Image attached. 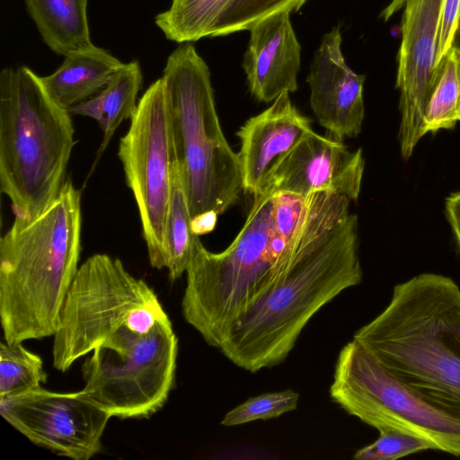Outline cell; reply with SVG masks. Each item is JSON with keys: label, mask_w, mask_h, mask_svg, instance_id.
Wrapping results in <instances>:
<instances>
[{"label": "cell", "mask_w": 460, "mask_h": 460, "mask_svg": "<svg viewBox=\"0 0 460 460\" xmlns=\"http://www.w3.org/2000/svg\"><path fill=\"white\" fill-rule=\"evenodd\" d=\"M43 42L56 54L91 45L88 0H24Z\"/></svg>", "instance_id": "cell-19"}, {"label": "cell", "mask_w": 460, "mask_h": 460, "mask_svg": "<svg viewBox=\"0 0 460 460\" xmlns=\"http://www.w3.org/2000/svg\"><path fill=\"white\" fill-rule=\"evenodd\" d=\"M341 42L340 25L323 35L306 82L310 87V106L318 123L330 136L343 141L358 137L362 130L366 76L349 66Z\"/></svg>", "instance_id": "cell-14"}, {"label": "cell", "mask_w": 460, "mask_h": 460, "mask_svg": "<svg viewBox=\"0 0 460 460\" xmlns=\"http://www.w3.org/2000/svg\"><path fill=\"white\" fill-rule=\"evenodd\" d=\"M353 340L425 402L460 420V287L454 279L428 272L397 284Z\"/></svg>", "instance_id": "cell-2"}, {"label": "cell", "mask_w": 460, "mask_h": 460, "mask_svg": "<svg viewBox=\"0 0 460 460\" xmlns=\"http://www.w3.org/2000/svg\"><path fill=\"white\" fill-rule=\"evenodd\" d=\"M460 22V0H443L438 34L436 66L453 47Z\"/></svg>", "instance_id": "cell-28"}, {"label": "cell", "mask_w": 460, "mask_h": 460, "mask_svg": "<svg viewBox=\"0 0 460 460\" xmlns=\"http://www.w3.org/2000/svg\"><path fill=\"white\" fill-rule=\"evenodd\" d=\"M364 169L361 148L350 151L343 141L312 130L274 165L267 188L301 196L331 192L356 202Z\"/></svg>", "instance_id": "cell-13"}, {"label": "cell", "mask_w": 460, "mask_h": 460, "mask_svg": "<svg viewBox=\"0 0 460 460\" xmlns=\"http://www.w3.org/2000/svg\"><path fill=\"white\" fill-rule=\"evenodd\" d=\"M167 102L175 164L191 218L220 215L238 199L243 173L217 113L210 71L191 42L168 57L161 76Z\"/></svg>", "instance_id": "cell-6"}, {"label": "cell", "mask_w": 460, "mask_h": 460, "mask_svg": "<svg viewBox=\"0 0 460 460\" xmlns=\"http://www.w3.org/2000/svg\"><path fill=\"white\" fill-rule=\"evenodd\" d=\"M118 156L138 209L152 267L164 269V235L172 192L174 155L162 78L138 101Z\"/></svg>", "instance_id": "cell-10"}, {"label": "cell", "mask_w": 460, "mask_h": 460, "mask_svg": "<svg viewBox=\"0 0 460 460\" xmlns=\"http://www.w3.org/2000/svg\"><path fill=\"white\" fill-rule=\"evenodd\" d=\"M47 380L41 358L22 343L0 344V399L13 397L40 386Z\"/></svg>", "instance_id": "cell-23"}, {"label": "cell", "mask_w": 460, "mask_h": 460, "mask_svg": "<svg viewBox=\"0 0 460 460\" xmlns=\"http://www.w3.org/2000/svg\"><path fill=\"white\" fill-rule=\"evenodd\" d=\"M233 0H172L170 7L156 14L155 25L165 38L194 42L210 37L219 17Z\"/></svg>", "instance_id": "cell-20"}, {"label": "cell", "mask_w": 460, "mask_h": 460, "mask_svg": "<svg viewBox=\"0 0 460 460\" xmlns=\"http://www.w3.org/2000/svg\"><path fill=\"white\" fill-rule=\"evenodd\" d=\"M289 93H280L236 132L241 143L243 189L254 197L267 189L274 165L313 130L311 120L297 110Z\"/></svg>", "instance_id": "cell-15"}, {"label": "cell", "mask_w": 460, "mask_h": 460, "mask_svg": "<svg viewBox=\"0 0 460 460\" xmlns=\"http://www.w3.org/2000/svg\"><path fill=\"white\" fill-rule=\"evenodd\" d=\"M312 196L313 193L301 196L273 190L272 220L278 236L286 244L290 242L302 224L308 211Z\"/></svg>", "instance_id": "cell-27"}, {"label": "cell", "mask_w": 460, "mask_h": 460, "mask_svg": "<svg viewBox=\"0 0 460 460\" xmlns=\"http://www.w3.org/2000/svg\"><path fill=\"white\" fill-rule=\"evenodd\" d=\"M81 193L66 181L40 214L0 240V318L7 343L53 336L81 253Z\"/></svg>", "instance_id": "cell-3"}, {"label": "cell", "mask_w": 460, "mask_h": 460, "mask_svg": "<svg viewBox=\"0 0 460 460\" xmlns=\"http://www.w3.org/2000/svg\"><path fill=\"white\" fill-rule=\"evenodd\" d=\"M299 398V394L290 389L251 397L226 412L221 425L232 427L258 420L278 418L295 411Z\"/></svg>", "instance_id": "cell-25"}, {"label": "cell", "mask_w": 460, "mask_h": 460, "mask_svg": "<svg viewBox=\"0 0 460 460\" xmlns=\"http://www.w3.org/2000/svg\"><path fill=\"white\" fill-rule=\"evenodd\" d=\"M178 339L169 318L146 334L129 329L93 350L84 362V391L111 417L148 418L172 388Z\"/></svg>", "instance_id": "cell-8"}, {"label": "cell", "mask_w": 460, "mask_h": 460, "mask_svg": "<svg viewBox=\"0 0 460 460\" xmlns=\"http://www.w3.org/2000/svg\"><path fill=\"white\" fill-rule=\"evenodd\" d=\"M187 197L176 164L164 235V269L171 281L186 272L191 258L194 239Z\"/></svg>", "instance_id": "cell-21"}, {"label": "cell", "mask_w": 460, "mask_h": 460, "mask_svg": "<svg viewBox=\"0 0 460 460\" xmlns=\"http://www.w3.org/2000/svg\"><path fill=\"white\" fill-rule=\"evenodd\" d=\"M217 216L218 214L216 212L209 211L192 217L190 226L193 234L199 236L213 231L217 224Z\"/></svg>", "instance_id": "cell-30"}, {"label": "cell", "mask_w": 460, "mask_h": 460, "mask_svg": "<svg viewBox=\"0 0 460 460\" xmlns=\"http://www.w3.org/2000/svg\"><path fill=\"white\" fill-rule=\"evenodd\" d=\"M142 81L138 60L124 63L102 90L68 111L75 115L92 118L99 124L103 137L97 153L98 158L121 122L131 119L134 115Z\"/></svg>", "instance_id": "cell-18"}, {"label": "cell", "mask_w": 460, "mask_h": 460, "mask_svg": "<svg viewBox=\"0 0 460 460\" xmlns=\"http://www.w3.org/2000/svg\"><path fill=\"white\" fill-rule=\"evenodd\" d=\"M123 65L108 50L92 43L66 54L52 74L40 78L52 100L69 111L102 90Z\"/></svg>", "instance_id": "cell-17"}, {"label": "cell", "mask_w": 460, "mask_h": 460, "mask_svg": "<svg viewBox=\"0 0 460 460\" xmlns=\"http://www.w3.org/2000/svg\"><path fill=\"white\" fill-rule=\"evenodd\" d=\"M351 200L315 192L289 242L284 279L232 329L219 347L251 373L282 363L309 321L344 290L362 281L358 217Z\"/></svg>", "instance_id": "cell-1"}, {"label": "cell", "mask_w": 460, "mask_h": 460, "mask_svg": "<svg viewBox=\"0 0 460 460\" xmlns=\"http://www.w3.org/2000/svg\"><path fill=\"white\" fill-rule=\"evenodd\" d=\"M290 13H273L249 30L250 40L242 65L249 91L260 102H273L284 92L297 90L301 46Z\"/></svg>", "instance_id": "cell-16"}, {"label": "cell", "mask_w": 460, "mask_h": 460, "mask_svg": "<svg viewBox=\"0 0 460 460\" xmlns=\"http://www.w3.org/2000/svg\"><path fill=\"white\" fill-rule=\"evenodd\" d=\"M169 318L154 289L119 259L96 253L83 262L65 298L53 341V367L68 370L80 358L129 329L148 333Z\"/></svg>", "instance_id": "cell-7"}, {"label": "cell", "mask_w": 460, "mask_h": 460, "mask_svg": "<svg viewBox=\"0 0 460 460\" xmlns=\"http://www.w3.org/2000/svg\"><path fill=\"white\" fill-rule=\"evenodd\" d=\"M459 26H460V22H459ZM459 26H458V27H459Z\"/></svg>", "instance_id": "cell-32"}, {"label": "cell", "mask_w": 460, "mask_h": 460, "mask_svg": "<svg viewBox=\"0 0 460 460\" xmlns=\"http://www.w3.org/2000/svg\"><path fill=\"white\" fill-rule=\"evenodd\" d=\"M421 132L453 129L460 121V49L453 46L440 59Z\"/></svg>", "instance_id": "cell-22"}, {"label": "cell", "mask_w": 460, "mask_h": 460, "mask_svg": "<svg viewBox=\"0 0 460 460\" xmlns=\"http://www.w3.org/2000/svg\"><path fill=\"white\" fill-rule=\"evenodd\" d=\"M329 394L347 413L378 431L401 430L460 456V420L425 402L353 339L339 352Z\"/></svg>", "instance_id": "cell-9"}, {"label": "cell", "mask_w": 460, "mask_h": 460, "mask_svg": "<svg viewBox=\"0 0 460 460\" xmlns=\"http://www.w3.org/2000/svg\"><path fill=\"white\" fill-rule=\"evenodd\" d=\"M446 214L460 248V191L452 193L447 198Z\"/></svg>", "instance_id": "cell-29"}, {"label": "cell", "mask_w": 460, "mask_h": 460, "mask_svg": "<svg viewBox=\"0 0 460 460\" xmlns=\"http://www.w3.org/2000/svg\"><path fill=\"white\" fill-rule=\"evenodd\" d=\"M272 188L254 197L245 223L221 252L207 250L196 235L181 299L185 321L219 349L232 329L283 279L287 244L272 220Z\"/></svg>", "instance_id": "cell-4"}, {"label": "cell", "mask_w": 460, "mask_h": 460, "mask_svg": "<svg viewBox=\"0 0 460 460\" xmlns=\"http://www.w3.org/2000/svg\"><path fill=\"white\" fill-rule=\"evenodd\" d=\"M70 112L26 66L0 72V189L31 219L57 198L74 147Z\"/></svg>", "instance_id": "cell-5"}, {"label": "cell", "mask_w": 460, "mask_h": 460, "mask_svg": "<svg viewBox=\"0 0 460 460\" xmlns=\"http://www.w3.org/2000/svg\"><path fill=\"white\" fill-rule=\"evenodd\" d=\"M442 4L443 0H392L380 14L387 21L403 9L395 87L400 93L398 141L405 160L423 137V118L437 81Z\"/></svg>", "instance_id": "cell-12"}, {"label": "cell", "mask_w": 460, "mask_h": 460, "mask_svg": "<svg viewBox=\"0 0 460 460\" xmlns=\"http://www.w3.org/2000/svg\"><path fill=\"white\" fill-rule=\"evenodd\" d=\"M436 450L427 439L397 430L383 429L373 443L357 450V460H395L425 450Z\"/></svg>", "instance_id": "cell-26"}, {"label": "cell", "mask_w": 460, "mask_h": 460, "mask_svg": "<svg viewBox=\"0 0 460 460\" xmlns=\"http://www.w3.org/2000/svg\"><path fill=\"white\" fill-rule=\"evenodd\" d=\"M2 417L38 447L74 460L102 449L110 414L82 390L56 393L41 386L0 399Z\"/></svg>", "instance_id": "cell-11"}, {"label": "cell", "mask_w": 460, "mask_h": 460, "mask_svg": "<svg viewBox=\"0 0 460 460\" xmlns=\"http://www.w3.org/2000/svg\"><path fill=\"white\" fill-rule=\"evenodd\" d=\"M453 46H456L460 49V26L458 27V30L456 31Z\"/></svg>", "instance_id": "cell-31"}, {"label": "cell", "mask_w": 460, "mask_h": 460, "mask_svg": "<svg viewBox=\"0 0 460 460\" xmlns=\"http://www.w3.org/2000/svg\"><path fill=\"white\" fill-rule=\"evenodd\" d=\"M307 0H233L226 8L210 37L249 31L260 20L279 12H297Z\"/></svg>", "instance_id": "cell-24"}]
</instances>
